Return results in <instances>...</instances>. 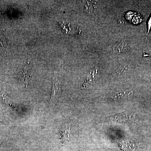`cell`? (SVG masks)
I'll return each mask as SVG.
<instances>
[{
	"mask_svg": "<svg viewBox=\"0 0 151 151\" xmlns=\"http://www.w3.org/2000/svg\"><path fill=\"white\" fill-rule=\"evenodd\" d=\"M31 69L32 65L29 59H28L27 63L19 76V81L23 85L27 86L29 83L31 77Z\"/></svg>",
	"mask_w": 151,
	"mask_h": 151,
	"instance_id": "obj_1",
	"label": "cell"
},
{
	"mask_svg": "<svg viewBox=\"0 0 151 151\" xmlns=\"http://www.w3.org/2000/svg\"><path fill=\"white\" fill-rule=\"evenodd\" d=\"M130 48L129 41L126 40H123L117 42L114 45L113 51L115 53H124L129 51Z\"/></svg>",
	"mask_w": 151,
	"mask_h": 151,
	"instance_id": "obj_2",
	"label": "cell"
},
{
	"mask_svg": "<svg viewBox=\"0 0 151 151\" xmlns=\"http://www.w3.org/2000/svg\"><path fill=\"white\" fill-rule=\"evenodd\" d=\"M61 88L60 84L58 82H55L52 89L50 103H52L56 101L61 94Z\"/></svg>",
	"mask_w": 151,
	"mask_h": 151,
	"instance_id": "obj_3",
	"label": "cell"
},
{
	"mask_svg": "<svg viewBox=\"0 0 151 151\" xmlns=\"http://www.w3.org/2000/svg\"><path fill=\"white\" fill-rule=\"evenodd\" d=\"M132 91L127 89L122 92H117L114 93L110 97V98L111 100H119L124 98H128L132 95Z\"/></svg>",
	"mask_w": 151,
	"mask_h": 151,
	"instance_id": "obj_4",
	"label": "cell"
},
{
	"mask_svg": "<svg viewBox=\"0 0 151 151\" xmlns=\"http://www.w3.org/2000/svg\"><path fill=\"white\" fill-rule=\"evenodd\" d=\"M99 75V70L98 68H94L89 71L87 79L84 83V84H86L87 85L91 84L98 77Z\"/></svg>",
	"mask_w": 151,
	"mask_h": 151,
	"instance_id": "obj_5",
	"label": "cell"
},
{
	"mask_svg": "<svg viewBox=\"0 0 151 151\" xmlns=\"http://www.w3.org/2000/svg\"><path fill=\"white\" fill-rule=\"evenodd\" d=\"M70 128L66 126L65 128H63L60 132V137L59 139L61 142L64 143L70 140Z\"/></svg>",
	"mask_w": 151,
	"mask_h": 151,
	"instance_id": "obj_6",
	"label": "cell"
},
{
	"mask_svg": "<svg viewBox=\"0 0 151 151\" xmlns=\"http://www.w3.org/2000/svg\"><path fill=\"white\" fill-rule=\"evenodd\" d=\"M95 2L92 1H89L87 2L86 5V10L89 13H91L93 12L95 8Z\"/></svg>",
	"mask_w": 151,
	"mask_h": 151,
	"instance_id": "obj_7",
	"label": "cell"
},
{
	"mask_svg": "<svg viewBox=\"0 0 151 151\" xmlns=\"http://www.w3.org/2000/svg\"><path fill=\"white\" fill-rule=\"evenodd\" d=\"M147 36L146 37V40H147V37L148 35L149 32H150V31L151 29V13L150 14V16H149L148 19H147Z\"/></svg>",
	"mask_w": 151,
	"mask_h": 151,
	"instance_id": "obj_8",
	"label": "cell"
}]
</instances>
